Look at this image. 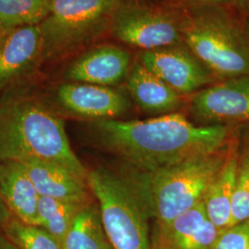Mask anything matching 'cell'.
Returning <instances> with one entry per match:
<instances>
[{"instance_id": "cell-1", "label": "cell", "mask_w": 249, "mask_h": 249, "mask_svg": "<svg viewBox=\"0 0 249 249\" xmlns=\"http://www.w3.org/2000/svg\"><path fill=\"white\" fill-rule=\"evenodd\" d=\"M99 141L143 173L224 148L231 128L223 124L197 126L178 113L146 119L93 122Z\"/></svg>"}, {"instance_id": "cell-14", "label": "cell", "mask_w": 249, "mask_h": 249, "mask_svg": "<svg viewBox=\"0 0 249 249\" xmlns=\"http://www.w3.org/2000/svg\"><path fill=\"white\" fill-rule=\"evenodd\" d=\"M21 162L40 196L80 203L89 202L87 181L66 167L36 159L21 160Z\"/></svg>"}, {"instance_id": "cell-4", "label": "cell", "mask_w": 249, "mask_h": 249, "mask_svg": "<svg viewBox=\"0 0 249 249\" xmlns=\"http://www.w3.org/2000/svg\"><path fill=\"white\" fill-rule=\"evenodd\" d=\"M122 0H53L40 23L45 63L76 56L110 34L115 12Z\"/></svg>"}, {"instance_id": "cell-10", "label": "cell", "mask_w": 249, "mask_h": 249, "mask_svg": "<svg viewBox=\"0 0 249 249\" xmlns=\"http://www.w3.org/2000/svg\"><path fill=\"white\" fill-rule=\"evenodd\" d=\"M141 63L181 95L200 90L215 78L188 48L178 45L144 51Z\"/></svg>"}, {"instance_id": "cell-20", "label": "cell", "mask_w": 249, "mask_h": 249, "mask_svg": "<svg viewBox=\"0 0 249 249\" xmlns=\"http://www.w3.org/2000/svg\"><path fill=\"white\" fill-rule=\"evenodd\" d=\"M52 4L53 0H0V19L4 29L40 25Z\"/></svg>"}, {"instance_id": "cell-30", "label": "cell", "mask_w": 249, "mask_h": 249, "mask_svg": "<svg viewBox=\"0 0 249 249\" xmlns=\"http://www.w3.org/2000/svg\"><path fill=\"white\" fill-rule=\"evenodd\" d=\"M114 249L112 248V246L109 244V242L107 243V245H106V247H105V249Z\"/></svg>"}, {"instance_id": "cell-19", "label": "cell", "mask_w": 249, "mask_h": 249, "mask_svg": "<svg viewBox=\"0 0 249 249\" xmlns=\"http://www.w3.org/2000/svg\"><path fill=\"white\" fill-rule=\"evenodd\" d=\"M88 203L66 201L49 196H40L38 203V225L45 228L62 243L63 238L74 218Z\"/></svg>"}, {"instance_id": "cell-29", "label": "cell", "mask_w": 249, "mask_h": 249, "mask_svg": "<svg viewBox=\"0 0 249 249\" xmlns=\"http://www.w3.org/2000/svg\"><path fill=\"white\" fill-rule=\"evenodd\" d=\"M5 29H4V27H3V24H2V21H1V19H0V36H1V34L3 33V31H4Z\"/></svg>"}, {"instance_id": "cell-22", "label": "cell", "mask_w": 249, "mask_h": 249, "mask_svg": "<svg viewBox=\"0 0 249 249\" xmlns=\"http://www.w3.org/2000/svg\"><path fill=\"white\" fill-rule=\"evenodd\" d=\"M249 221V146L239 157L231 207V226Z\"/></svg>"}, {"instance_id": "cell-9", "label": "cell", "mask_w": 249, "mask_h": 249, "mask_svg": "<svg viewBox=\"0 0 249 249\" xmlns=\"http://www.w3.org/2000/svg\"><path fill=\"white\" fill-rule=\"evenodd\" d=\"M44 65L39 25L5 29L0 36V94L27 83Z\"/></svg>"}, {"instance_id": "cell-31", "label": "cell", "mask_w": 249, "mask_h": 249, "mask_svg": "<svg viewBox=\"0 0 249 249\" xmlns=\"http://www.w3.org/2000/svg\"><path fill=\"white\" fill-rule=\"evenodd\" d=\"M122 1H123V0H122Z\"/></svg>"}, {"instance_id": "cell-23", "label": "cell", "mask_w": 249, "mask_h": 249, "mask_svg": "<svg viewBox=\"0 0 249 249\" xmlns=\"http://www.w3.org/2000/svg\"><path fill=\"white\" fill-rule=\"evenodd\" d=\"M213 249H249V221L220 231Z\"/></svg>"}, {"instance_id": "cell-17", "label": "cell", "mask_w": 249, "mask_h": 249, "mask_svg": "<svg viewBox=\"0 0 249 249\" xmlns=\"http://www.w3.org/2000/svg\"><path fill=\"white\" fill-rule=\"evenodd\" d=\"M126 80L130 96L146 112L169 113L181 106V94L141 62L135 64Z\"/></svg>"}, {"instance_id": "cell-11", "label": "cell", "mask_w": 249, "mask_h": 249, "mask_svg": "<svg viewBox=\"0 0 249 249\" xmlns=\"http://www.w3.org/2000/svg\"><path fill=\"white\" fill-rule=\"evenodd\" d=\"M191 112L208 123L249 121V74L222 80L196 91Z\"/></svg>"}, {"instance_id": "cell-8", "label": "cell", "mask_w": 249, "mask_h": 249, "mask_svg": "<svg viewBox=\"0 0 249 249\" xmlns=\"http://www.w3.org/2000/svg\"><path fill=\"white\" fill-rule=\"evenodd\" d=\"M45 96L56 112L94 121L116 119L130 107L123 92L112 87L81 82L66 81Z\"/></svg>"}, {"instance_id": "cell-26", "label": "cell", "mask_w": 249, "mask_h": 249, "mask_svg": "<svg viewBox=\"0 0 249 249\" xmlns=\"http://www.w3.org/2000/svg\"><path fill=\"white\" fill-rule=\"evenodd\" d=\"M241 8L249 11V0H236Z\"/></svg>"}, {"instance_id": "cell-15", "label": "cell", "mask_w": 249, "mask_h": 249, "mask_svg": "<svg viewBox=\"0 0 249 249\" xmlns=\"http://www.w3.org/2000/svg\"><path fill=\"white\" fill-rule=\"evenodd\" d=\"M0 195L12 215L24 223L39 224L40 195L21 161L0 160Z\"/></svg>"}, {"instance_id": "cell-16", "label": "cell", "mask_w": 249, "mask_h": 249, "mask_svg": "<svg viewBox=\"0 0 249 249\" xmlns=\"http://www.w3.org/2000/svg\"><path fill=\"white\" fill-rule=\"evenodd\" d=\"M239 164L238 143L230 140L223 167L209 187L203 199L210 221L220 230L231 226V207Z\"/></svg>"}, {"instance_id": "cell-13", "label": "cell", "mask_w": 249, "mask_h": 249, "mask_svg": "<svg viewBox=\"0 0 249 249\" xmlns=\"http://www.w3.org/2000/svg\"><path fill=\"white\" fill-rule=\"evenodd\" d=\"M219 232L202 201L170 222L156 223L151 249H213Z\"/></svg>"}, {"instance_id": "cell-28", "label": "cell", "mask_w": 249, "mask_h": 249, "mask_svg": "<svg viewBox=\"0 0 249 249\" xmlns=\"http://www.w3.org/2000/svg\"><path fill=\"white\" fill-rule=\"evenodd\" d=\"M245 29H246V32H247V35L249 36V19L248 20V22H247V25L245 27Z\"/></svg>"}, {"instance_id": "cell-24", "label": "cell", "mask_w": 249, "mask_h": 249, "mask_svg": "<svg viewBox=\"0 0 249 249\" xmlns=\"http://www.w3.org/2000/svg\"><path fill=\"white\" fill-rule=\"evenodd\" d=\"M12 216L9 208L5 204L2 196L0 195V227L6 223L9 218Z\"/></svg>"}, {"instance_id": "cell-12", "label": "cell", "mask_w": 249, "mask_h": 249, "mask_svg": "<svg viewBox=\"0 0 249 249\" xmlns=\"http://www.w3.org/2000/svg\"><path fill=\"white\" fill-rule=\"evenodd\" d=\"M130 63V53L123 47L112 44L94 45L75 56L64 71V79L113 87L127 77Z\"/></svg>"}, {"instance_id": "cell-21", "label": "cell", "mask_w": 249, "mask_h": 249, "mask_svg": "<svg viewBox=\"0 0 249 249\" xmlns=\"http://www.w3.org/2000/svg\"><path fill=\"white\" fill-rule=\"evenodd\" d=\"M0 231L18 249H62L61 243L45 228L12 215Z\"/></svg>"}, {"instance_id": "cell-6", "label": "cell", "mask_w": 249, "mask_h": 249, "mask_svg": "<svg viewBox=\"0 0 249 249\" xmlns=\"http://www.w3.org/2000/svg\"><path fill=\"white\" fill-rule=\"evenodd\" d=\"M107 240L114 249H151L146 212L130 183L106 169L89 171Z\"/></svg>"}, {"instance_id": "cell-2", "label": "cell", "mask_w": 249, "mask_h": 249, "mask_svg": "<svg viewBox=\"0 0 249 249\" xmlns=\"http://www.w3.org/2000/svg\"><path fill=\"white\" fill-rule=\"evenodd\" d=\"M54 162L87 181L60 114L29 82L0 94V160Z\"/></svg>"}, {"instance_id": "cell-5", "label": "cell", "mask_w": 249, "mask_h": 249, "mask_svg": "<svg viewBox=\"0 0 249 249\" xmlns=\"http://www.w3.org/2000/svg\"><path fill=\"white\" fill-rule=\"evenodd\" d=\"M187 48L213 73L224 80L249 74V39L231 16L222 10L195 13L181 23Z\"/></svg>"}, {"instance_id": "cell-3", "label": "cell", "mask_w": 249, "mask_h": 249, "mask_svg": "<svg viewBox=\"0 0 249 249\" xmlns=\"http://www.w3.org/2000/svg\"><path fill=\"white\" fill-rule=\"evenodd\" d=\"M228 144L166 168L143 173L130 185L146 213L157 223H167L201 203L224 164Z\"/></svg>"}, {"instance_id": "cell-18", "label": "cell", "mask_w": 249, "mask_h": 249, "mask_svg": "<svg viewBox=\"0 0 249 249\" xmlns=\"http://www.w3.org/2000/svg\"><path fill=\"white\" fill-rule=\"evenodd\" d=\"M107 243L99 208L88 203L74 218L61 246L62 249H104Z\"/></svg>"}, {"instance_id": "cell-27", "label": "cell", "mask_w": 249, "mask_h": 249, "mask_svg": "<svg viewBox=\"0 0 249 249\" xmlns=\"http://www.w3.org/2000/svg\"><path fill=\"white\" fill-rule=\"evenodd\" d=\"M197 2H201V3H209V4H217V3H222L226 0H194Z\"/></svg>"}, {"instance_id": "cell-25", "label": "cell", "mask_w": 249, "mask_h": 249, "mask_svg": "<svg viewBox=\"0 0 249 249\" xmlns=\"http://www.w3.org/2000/svg\"><path fill=\"white\" fill-rule=\"evenodd\" d=\"M0 249H18L0 231Z\"/></svg>"}, {"instance_id": "cell-7", "label": "cell", "mask_w": 249, "mask_h": 249, "mask_svg": "<svg viewBox=\"0 0 249 249\" xmlns=\"http://www.w3.org/2000/svg\"><path fill=\"white\" fill-rule=\"evenodd\" d=\"M110 35L125 45L151 51L181 44V23L158 9L122 1L112 20Z\"/></svg>"}]
</instances>
